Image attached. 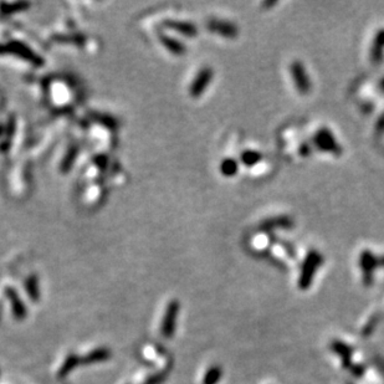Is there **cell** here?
<instances>
[{"label": "cell", "mask_w": 384, "mask_h": 384, "mask_svg": "<svg viewBox=\"0 0 384 384\" xmlns=\"http://www.w3.org/2000/svg\"><path fill=\"white\" fill-rule=\"evenodd\" d=\"M241 160L244 162V164L246 166H254V164L259 163L262 160V154L260 152H254V151H247L242 153Z\"/></svg>", "instance_id": "obj_8"}, {"label": "cell", "mask_w": 384, "mask_h": 384, "mask_svg": "<svg viewBox=\"0 0 384 384\" xmlns=\"http://www.w3.org/2000/svg\"><path fill=\"white\" fill-rule=\"evenodd\" d=\"M291 75H292L297 91L302 95H307L311 89V81L305 66L300 61H293L291 63Z\"/></svg>", "instance_id": "obj_1"}, {"label": "cell", "mask_w": 384, "mask_h": 384, "mask_svg": "<svg viewBox=\"0 0 384 384\" xmlns=\"http://www.w3.org/2000/svg\"><path fill=\"white\" fill-rule=\"evenodd\" d=\"M177 313V306L173 305L172 307H169L168 312H167L166 320L163 322V334L164 336H170L173 330H174V317Z\"/></svg>", "instance_id": "obj_6"}, {"label": "cell", "mask_w": 384, "mask_h": 384, "mask_svg": "<svg viewBox=\"0 0 384 384\" xmlns=\"http://www.w3.org/2000/svg\"><path fill=\"white\" fill-rule=\"evenodd\" d=\"M314 143H316V146L319 147L320 149H322V151L333 153V154L336 155H340L341 153H342L341 146L337 143L333 134H332L327 128H321L317 132L316 135H314Z\"/></svg>", "instance_id": "obj_2"}, {"label": "cell", "mask_w": 384, "mask_h": 384, "mask_svg": "<svg viewBox=\"0 0 384 384\" xmlns=\"http://www.w3.org/2000/svg\"><path fill=\"white\" fill-rule=\"evenodd\" d=\"M384 55V29H380L375 34L373 44L371 50V60L373 63H379L382 61Z\"/></svg>", "instance_id": "obj_5"}, {"label": "cell", "mask_w": 384, "mask_h": 384, "mask_svg": "<svg viewBox=\"0 0 384 384\" xmlns=\"http://www.w3.org/2000/svg\"><path fill=\"white\" fill-rule=\"evenodd\" d=\"M321 255H320L319 253H316V251H311L310 254H308L307 256V260H306L305 262V266H304V271H302V279H301V282H310L311 277H312L313 275V271L314 268H316L317 266H319V264L321 262Z\"/></svg>", "instance_id": "obj_3"}, {"label": "cell", "mask_w": 384, "mask_h": 384, "mask_svg": "<svg viewBox=\"0 0 384 384\" xmlns=\"http://www.w3.org/2000/svg\"><path fill=\"white\" fill-rule=\"evenodd\" d=\"M293 227V220L290 216H276V218L266 219L260 224V229L262 230H271L276 229V228H281V229H290Z\"/></svg>", "instance_id": "obj_4"}, {"label": "cell", "mask_w": 384, "mask_h": 384, "mask_svg": "<svg viewBox=\"0 0 384 384\" xmlns=\"http://www.w3.org/2000/svg\"><path fill=\"white\" fill-rule=\"evenodd\" d=\"M360 259H362L360 260V264H362L363 271L367 274V276L371 277V271L373 270V267L375 266V262H377L375 261L373 254H372L369 250H366V251H363L362 258Z\"/></svg>", "instance_id": "obj_7"}, {"label": "cell", "mask_w": 384, "mask_h": 384, "mask_svg": "<svg viewBox=\"0 0 384 384\" xmlns=\"http://www.w3.org/2000/svg\"><path fill=\"white\" fill-rule=\"evenodd\" d=\"M380 264H382V265H384V258H383L382 260H380Z\"/></svg>", "instance_id": "obj_10"}, {"label": "cell", "mask_w": 384, "mask_h": 384, "mask_svg": "<svg viewBox=\"0 0 384 384\" xmlns=\"http://www.w3.org/2000/svg\"><path fill=\"white\" fill-rule=\"evenodd\" d=\"M382 86H383V88H384V81H383V83H382Z\"/></svg>", "instance_id": "obj_11"}, {"label": "cell", "mask_w": 384, "mask_h": 384, "mask_svg": "<svg viewBox=\"0 0 384 384\" xmlns=\"http://www.w3.org/2000/svg\"><path fill=\"white\" fill-rule=\"evenodd\" d=\"M236 168H238V166H236V163L234 161H227L224 163L223 166V169L224 172L227 173V174H234V173L236 172Z\"/></svg>", "instance_id": "obj_9"}]
</instances>
